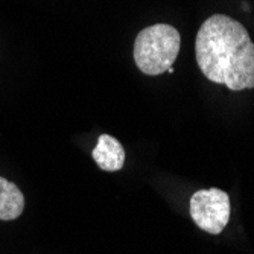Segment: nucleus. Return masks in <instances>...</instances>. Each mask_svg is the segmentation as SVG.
Masks as SVG:
<instances>
[{
    "label": "nucleus",
    "instance_id": "39448f33",
    "mask_svg": "<svg viewBox=\"0 0 254 254\" xmlns=\"http://www.w3.org/2000/svg\"><path fill=\"white\" fill-rule=\"evenodd\" d=\"M25 210V196L17 184L0 177V221H14Z\"/></svg>",
    "mask_w": 254,
    "mask_h": 254
},
{
    "label": "nucleus",
    "instance_id": "20e7f679",
    "mask_svg": "<svg viewBox=\"0 0 254 254\" xmlns=\"http://www.w3.org/2000/svg\"><path fill=\"white\" fill-rule=\"evenodd\" d=\"M96 165L107 172H116L124 168L125 163V149L119 143L118 138L110 134H102L98 140L96 148L91 152Z\"/></svg>",
    "mask_w": 254,
    "mask_h": 254
},
{
    "label": "nucleus",
    "instance_id": "7ed1b4c3",
    "mask_svg": "<svg viewBox=\"0 0 254 254\" xmlns=\"http://www.w3.org/2000/svg\"><path fill=\"white\" fill-rule=\"evenodd\" d=\"M190 216L204 232L219 235L230 219V198L221 189H204L190 199Z\"/></svg>",
    "mask_w": 254,
    "mask_h": 254
},
{
    "label": "nucleus",
    "instance_id": "f03ea898",
    "mask_svg": "<svg viewBox=\"0 0 254 254\" xmlns=\"http://www.w3.org/2000/svg\"><path fill=\"white\" fill-rule=\"evenodd\" d=\"M180 48V32L166 23H157L138 32L132 55L138 70L148 76H157L174 65Z\"/></svg>",
    "mask_w": 254,
    "mask_h": 254
},
{
    "label": "nucleus",
    "instance_id": "f257e3e1",
    "mask_svg": "<svg viewBox=\"0 0 254 254\" xmlns=\"http://www.w3.org/2000/svg\"><path fill=\"white\" fill-rule=\"evenodd\" d=\"M202 75L232 91L254 88V43L242 23L225 14L207 18L195 38Z\"/></svg>",
    "mask_w": 254,
    "mask_h": 254
}]
</instances>
